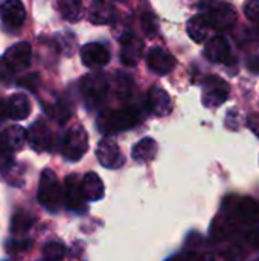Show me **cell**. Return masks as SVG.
<instances>
[{"mask_svg": "<svg viewBox=\"0 0 259 261\" xmlns=\"http://www.w3.org/2000/svg\"><path fill=\"white\" fill-rule=\"evenodd\" d=\"M203 54L212 63H224L231 57L229 41L223 35H215L206 43Z\"/></svg>", "mask_w": 259, "mask_h": 261, "instance_id": "obj_17", "label": "cell"}, {"mask_svg": "<svg viewBox=\"0 0 259 261\" xmlns=\"http://www.w3.org/2000/svg\"><path fill=\"white\" fill-rule=\"evenodd\" d=\"M142 119V113L137 107L128 106L119 110H110L104 112L98 119V128L108 135L116 132H124L136 127Z\"/></svg>", "mask_w": 259, "mask_h": 261, "instance_id": "obj_1", "label": "cell"}, {"mask_svg": "<svg viewBox=\"0 0 259 261\" xmlns=\"http://www.w3.org/2000/svg\"><path fill=\"white\" fill-rule=\"evenodd\" d=\"M0 18L8 29L11 31L20 29L26 18L24 5L20 0H5L0 5Z\"/></svg>", "mask_w": 259, "mask_h": 261, "instance_id": "obj_10", "label": "cell"}, {"mask_svg": "<svg viewBox=\"0 0 259 261\" xmlns=\"http://www.w3.org/2000/svg\"><path fill=\"white\" fill-rule=\"evenodd\" d=\"M47 112H49V115H50L53 119H56V121L61 122V124H64V122L70 118V109H69L67 104L63 102V101L53 104L50 109H47Z\"/></svg>", "mask_w": 259, "mask_h": 261, "instance_id": "obj_28", "label": "cell"}, {"mask_svg": "<svg viewBox=\"0 0 259 261\" xmlns=\"http://www.w3.org/2000/svg\"><path fill=\"white\" fill-rule=\"evenodd\" d=\"M81 93L85 106L89 109H96L104 102L108 93V80L101 72L89 73L81 81Z\"/></svg>", "mask_w": 259, "mask_h": 261, "instance_id": "obj_4", "label": "cell"}, {"mask_svg": "<svg viewBox=\"0 0 259 261\" xmlns=\"http://www.w3.org/2000/svg\"><path fill=\"white\" fill-rule=\"evenodd\" d=\"M122 41V50H121V60L125 66H136L137 60L142 54L143 43L137 38H134L131 34H127L121 38Z\"/></svg>", "mask_w": 259, "mask_h": 261, "instance_id": "obj_18", "label": "cell"}, {"mask_svg": "<svg viewBox=\"0 0 259 261\" xmlns=\"http://www.w3.org/2000/svg\"><path fill=\"white\" fill-rule=\"evenodd\" d=\"M255 261H259V258H258V260H255Z\"/></svg>", "mask_w": 259, "mask_h": 261, "instance_id": "obj_38", "label": "cell"}, {"mask_svg": "<svg viewBox=\"0 0 259 261\" xmlns=\"http://www.w3.org/2000/svg\"><path fill=\"white\" fill-rule=\"evenodd\" d=\"M66 255V248L61 243L50 242L43 248V261H63Z\"/></svg>", "mask_w": 259, "mask_h": 261, "instance_id": "obj_26", "label": "cell"}, {"mask_svg": "<svg viewBox=\"0 0 259 261\" xmlns=\"http://www.w3.org/2000/svg\"><path fill=\"white\" fill-rule=\"evenodd\" d=\"M38 202L43 208H46L49 213H56L61 206L63 200V190L60 185V180L56 174L52 170H43L40 176V185L37 193Z\"/></svg>", "mask_w": 259, "mask_h": 261, "instance_id": "obj_3", "label": "cell"}, {"mask_svg": "<svg viewBox=\"0 0 259 261\" xmlns=\"http://www.w3.org/2000/svg\"><path fill=\"white\" fill-rule=\"evenodd\" d=\"M3 60H5V63L9 66V69L12 72L23 70L31 63V46H29V43L21 41V43H17V44L11 46L5 52Z\"/></svg>", "mask_w": 259, "mask_h": 261, "instance_id": "obj_12", "label": "cell"}, {"mask_svg": "<svg viewBox=\"0 0 259 261\" xmlns=\"http://www.w3.org/2000/svg\"><path fill=\"white\" fill-rule=\"evenodd\" d=\"M247 242H249L253 248L259 249V225H256L253 229L249 231V234H247Z\"/></svg>", "mask_w": 259, "mask_h": 261, "instance_id": "obj_33", "label": "cell"}, {"mask_svg": "<svg viewBox=\"0 0 259 261\" xmlns=\"http://www.w3.org/2000/svg\"><path fill=\"white\" fill-rule=\"evenodd\" d=\"M249 69L253 70V72H256V73H259V58H252V60H250Z\"/></svg>", "mask_w": 259, "mask_h": 261, "instance_id": "obj_36", "label": "cell"}, {"mask_svg": "<svg viewBox=\"0 0 259 261\" xmlns=\"http://www.w3.org/2000/svg\"><path fill=\"white\" fill-rule=\"evenodd\" d=\"M231 87L220 76H209L203 83L202 102L208 109H217L224 104L229 98Z\"/></svg>", "mask_w": 259, "mask_h": 261, "instance_id": "obj_7", "label": "cell"}, {"mask_svg": "<svg viewBox=\"0 0 259 261\" xmlns=\"http://www.w3.org/2000/svg\"><path fill=\"white\" fill-rule=\"evenodd\" d=\"M147 106L151 113L156 116H168L172 110V102L166 90L162 87H151L147 95Z\"/></svg>", "mask_w": 259, "mask_h": 261, "instance_id": "obj_13", "label": "cell"}, {"mask_svg": "<svg viewBox=\"0 0 259 261\" xmlns=\"http://www.w3.org/2000/svg\"><path fill=\"white\" fill-rule=\"evenodd\" d=\"M244 14L250 21L259 24V0H247L244 3Z\"/></svg>", "mask_w": 259, "mask_h": 261, "instance_id": "obj_29", "label": "cell"}, {"mask_svg": "<svg viewBox=\"0 0 259 261\" xmlns=\"http://www.w3.org/2000/svg\"><path fill=\"white\" fill-rule=\"evenodd\" d=\"M27 141V132L20 125H11L2 133V145H5L8 150L20 151Z\"/></svg>", "mask_w": 259, "mask_h": 261, "instance_id": "obj_19", "label": "cell"}, {"mask_svg": "<svg viewBox=\"0 0 259 261\" xmlns=\"http://www.w3.org/2000/svg\"><path fill=\"white\" fill-rule=\"evenodd\" d=\"M8 116V102L0 99V122Z\"/></svg>", "mask_w": 259, "mask_h": 261, "instance_id": "obj_35", "label": "cell"}, {"mask_svg": "<svg viewBox=\"0 0 259 261\" xmlns=\"http://www.w3.org/2000/svg\"><path fill=\"white\" fill-rule=\"evenodd\" d=\"M82 191L85 200L98 202L104 197V184L96 173H87L82 177Z\"/></svg>", "mask_w": 259, "mask_h": 261, "instance_id": "obj_21", "label": "cell"}, {"mask_svg": "<svg viewBox=\"0 0 259 261\" xmlns=\"http://www.w3.org/2000/svg\"><path fill=\"white\" fill-rule=\"evenodd\" d=\"M168 261H182L180 258H172V260H168Z\"/></svg>", "mask_w": 259, "mask_h": 261, "instance_id": "obj_37", "label": "cell"}, {"mask_svg": "<svg viewBox=\"0 0 259 261\" xmlns=\"http://www.w3.org/2000/svg\"><path fill=\"white\" fill-rule=\"evenodd\" d=\"M118 95H119V98H128V95L131 93V87H133V81L128 78V76H119V80H118Z\"/></svg>", "mask_w": 259, "mask_h": 261, "instance_id": "obj_30", "label": "cell"}, {"mask_svg": "<svg viewBox=\"0 0 259 261\" xmlns=\"http://www.w3.org/2000/svg\"><path fill=\"white\" fill-rule=\"evenodd\" d=\"M35 223V217L31 216L27 211H17L11 220V231L14 234H21L31 229Z\"/></svg>", "mask_w": 259, "mask_h": 261, "instance_id": "obj_25", "label": "cell"}, {"mask_svg": "<svg viewBox=\"0 0 259 261\" xmlns=\"http://www.w3.org/2000/svg\"><path fill=\"white\" fill-rule=\"evenodd\" d=\"M8 116L15 121L26 119L31 113V102L29 98L23 93L12 95L8 101Z\"/></svg>", "mask_w": 259, "mask_h": 261, "instance_id": "obj_20", "label": "cell"}, {"mask_svg": "<svg viewBox=\"0 0 259 261\" xmlns=\"http://www.w3.org/2000/svg\"><path fill=\"white\" fill-rule=\"evenodd\" d=\"M147 64L151 72H154L157 75H166L174 69L176 58L163 47H153L148 52Z\"/></svg>", "mask_w": 259, "mask_h": 261, "instance_id": "obj_11", "label": "cell"}, {"mask_svg": "<svg viewBox=\"0 0 259 261\" xmlns=\"http://www.w3.org/2000/svg\"><path fill=\"white\" fill-rule=\"evenodd\" d=\"M11 73H12V70L9 69V66L5 63V60L2 58L0 60V83L2 81H8L9 78H11Z\"/></svg>", "mask_w": 259, "mask_h": 261, "instance_id": "obj_34", "label": "cell"}, {"mask_svg": "<svg viewBox=\"0 0 259 261\" xmlns=\"http://www.w3.org/2000/svg\"><path fill=\"white\" fill-rule=\"evenodd\" d=\"M96 158L99 161V164L105 168H111V170H118L125 164V158L121 153L118 144L110 139V138H104L96 148Z\"/></svg>", "mask_w": 259, "mask_h": 261, "instance_id": "obj_9", "label": "cell"}, {"mask_svg": "<svg viewBox=\"0 0 259 261\" xmlns=\"http://www.w3.org/2000/svg\"><path fill=\"white\" fill-rule=\"evenodd\" d=\"M58 11L67 21H78L82 18V0H58Z\"/></svg>", "mask_w": 259, "mask_h": 261, "instance_id": "obj_24", "label": "cell"}, {"mask_svg": "<svg viewBox=\"0 0 259 261\" xmlns=\"http://www.w3.org/2000/svg\"><path fill=\"white\" fill-rule=\"evenodd\" d=\"M31 248V242L29 240H11L9 243H6V249L11 254H18V252H24Z\"/></svg>", "mask_w": 259, "mask_h": 261, "instance_id": "obj_31", "label": "cell"}, {"mask_svg": "<svg viewBox=\"0 0 259 261\" xmlns=\"http://www.w3.org/2000/svg\"><path fill=\"white\" fill-rule=\"evenodd\" d=\"M63 200L70 211L84 213L85 211V196L82 191V179L76 174H70L64 180L63 188Z\"/></svg>", "mask_w": 259, "mask_h": 261, "instance_id": "obj_8", "label": "cell"}, {"mask_svg": "<svg viewBox=\"0 0 259 261\" xmlns=\"http://www.w3.org/2000/svg\"><path fill=\"white\" fill-rule=\"evenodd\" d=\"M188 35L195 41V43H203L206 41V38L209 37V31L212 29L208 18L205 15H195L192 18H189L188 24Z\"/></svg>", "mask_w": 259, "mask_h": 261, "instance_id": "obj_22", "label": "cell"}, {"mask_svg": "<svg viewBox=\"0 0 259 261\" xmlns=\"http://www.w3.org/2000/svg\"><path fill=\"white\" fill-rule=\"evenodd\" d=\"M27 141H29L31 147L38 153L47 151L50 148L52 133H50V128L46 125L44 121L38 119L31 125V128L27 132Z\"/></svg>", "mask_w": 259, "mask_h": 261, "instance_id": "obj_15", "label": "cell"}, {"mask_svg": "<svg viewBox=\"0 0 259 261\" xmlns=\"http://www.w3.org/2000/svg\"><path fill=\"white\" fill-rule=\"evenodd\" d=\"M223 213L232 223L259 225V202L252 197H227L223 203Z\"/></svg>", "mask_w": 259, "mask_h": 261, "instance_id": "obj_2", "label": "cell"}, {"mask_svg": "<svg viewBox=\"0 0 259 261\" xmlns=\"http://www.w3.org/2000/svg\"><path fill=\"white\" fill-rule=\"evenodd\" d=\"M14 162L12 158V151L8 150L5 145H0V170H6L8 167H11Z\"/></svg>", "mask_w": 259, "mask_h": 261, "instance_id": "obj_32", "label": "cell"}, {"mask_svg": "<svg viewBox=\"0 0 259 261\" xmlns=\"http://www.w3.org/2000/svg\"><path fill=\"white\" fill-rule=\"evenodd\" d=\"M87 150H89V136H87V132L81 125L72 127L66 133L64 139H63L61 151H63L64 159L66 161H70V162H76V161H79L85 154Z\"/></svg>", "mask_w": 259, "mask_h": 261, "instance_id": "obj_5", "label": "cell"}, {"mask_svg": "<svg viewBox=\"0 0 259 261\" xmlns=\"http://www.w3.org/2000/svg\"><path fill=\"white\" fill-rule=\"evenodd\" d=\"M89 20L93 24H111L116 20V8L110 0H92Z\"/></svg>", "mask_w": 259, "mask_h": 261, "instance_id": "obj_14", "label": "cell"}, {"mask_svg": "<svg viewBox=\"0 0 259 261\" xmlns=\"http://www.w3.org/2000/svg\"><path fill=\"white\" fill-rule=\"evenodd\" d=\"M157 142L153 138H143L133 147V159L136 162H150L157 156Z\"/></svg>", "mask_w": 259, "mask_h": 261, "instance_id": "obj_23", "label": "cell"}, {"mask_svg": "<svg viewBox=\"0 0 259 261\" xmlns=\"http://www.w3.org/2000/svg\"><path fill=\"white\" fill-rule=\"evenodd\" d=\"M140 24H142V29L145 32V35L148 37H154L157 32H159V21H157V17L147 11L143 15H142V20H140Z\"/></svg>", "mask_w": 259, "mask_h": 261, "instance_id": "obj_27", "label": "cell"}, {"mask_svg": "<svg viewBox=\"0 0 259 261\" xmlns=\"http://www.w3.org/2000/svg\"><path fill=\"white\" fill-rule=\"evenodd\" d=\"M203 15L208 18L211 28L218 31V32L231 29L237 21L235 8L232 5H229V3H224V2L209 3L206 6V12Z\"/></svg>", "mask_w": 259, "mask_h": 261, "instance_id": "obj_6", "label": "cell"}, {"mask_svg": "<svg viewBox=\"0 0 259 261\" xmlns=\"http://www.w3.org/2000/svg\"><path fill=\"white\" fill-rule=\"evenodd\" d=\"M81 60L87 67H102L110 61V52L99 43H89L81 47Z\"/></svg>", "mask_w": 259, "mask_h": 261, "instance_id": "obj_16", "label": "cell"}]
</instances>
